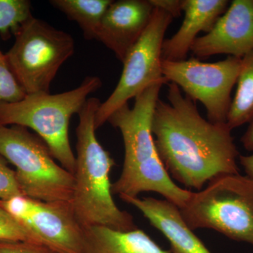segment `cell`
<instances>
[{
  "mask_svg": "<svg viewBox=\"0 0 253 253\" xmlns=\"http://www.w3.org/2000/svg\"><path fill=\"white\" fill-rule=\"evenodd\" d=\"M168 102L159 99L152 133L158 156L169 176L187 188L202 189L216 176L239 174L240 154L227 123L204 119L196 102L176 84H168Z\"/></svg>",
  "mask_w": 253,
  "mask_h": 253,
  "instance_id": "cell-1",
  "label": "cell"
},
{
  "mask_svg": "<svg viewBox=\"0 0 253 253\" xmlns=\"http://www.w3.org/2000/svg\"><path fill=\"white\" fill-rule=\"evenodd\" d=\"M163 85L149 86L134 98L132 108L124 105L108 120L121 131L125 147L122 172L111 184V191L113 195L132 197L143 192L158 193L180 209L192 191L179 187L171 179L158 156L152 133L153 117Z\"/></svg>",
  "mask_w": 253,
  "mask_h": 253,
  "instance_id": "cell-2",
  "label": "cell"
},
{
  "mask_svg": "<svg viewBox=\"0 0 253 253\" xmlns=\"http://www.w3.org/2000/svg\"><path fill=\"white\" fill-rule=\"evenodd\" d=\"M101 101L89 98L80 112L76 129L73 209L83 227L103 226L115 230L136 229L132 216L118 208L113 199L110 172L115 161L98 141L95 117Z\"/></svg>",
  "mask_w": 253,
  "mask_h": 253,
  "instance_id": "cell-3",
  "label": "cell"
},
{
  "mask_svg": "<svg viewBox=\"0 0 253 253\" xmlns=\"http://www.w3.org/2000/svg\"><path fill=\"white\" fill-rule=\"evenodd\" d=\"M101 86L99 77L87 76L71 91L27 94L18 102L0 104V125L31 128L46 143L54 159L74 175L76 160L68 135L70 121L78 114L89 94Z\"/></svg>",
  "mask_w": 253,
  "mask_h": 253,
  "instance_id": "cell-4",
  "label": "cell"
},
{
  "mask_svg": "<svg viewBox=\"0 0 253 253\" xmlns=\"http://www.w3.org/2000/svg\"><path fill=\"white\" fill-rule=\"evenodd\" d=\"M179 211L191 230L212 229L253 246V179L247 175L216 176Z\"/></svg>",
  "mask_w": 253,
  "mask_h": 253,
  "instance_id": "cell-5",
  "label": "cell"
},
{
  "mask_svg": "<svg viewBox=\"0 0 253 253\" xmlns=\"http://www.w3.org/2000/svg\"><path fill=\"white\" fill-rule=\"evenodd\" d=\"M0 155L16 167L23 196L45 202L72 201L74 175L55 162L46 143L28 128L0 125Z\"/></svg>",
  "mask_w": 253,
  "mask_h": 253,
  "instance_id": "cell-6",
  "label": "cell"
},
{
  "mask_svg": "<svg viewBox=\"0 0 253 253\" xmlns=\"http://www.w3.org/2000/svg\"><path fill=\"white\" fill-rule=\"evenodd\" d=\"M15 38L5 54L15 77L27 94L49 93L60 68L74 54L73 37L33 17Z\"/></svg>",
  "mask_w": 253,
  "mask_h": 253,
  "instance_id": "cell-7",
  "label": "cell"
},
{
  "mask_svg": "<svg viewBox=\"0 0 253 253\" xmlns=\"http://www.w3.org/2000/svg\"><path fill=\"white\" fill-rule=\"evenodd\" d=\"M172 20L164 10L154 7L149 26L123 62L117 86L100 104L95 117L96 129L108 122L113 113L149 86L169 83L162 72V47L165 34Z\"/></svg>",
  "mask_w": 253,
  "mask_h": 253,
  "instance_id": "cell-8",
  "label": "cell"
},
{
  "mask_svg": "<svg viewBox=\"0 0 253 253\" xmlns=\"http://www.w3.org/2000/svg\"><path fill=\"white\" fill-rule=\"evenodd\" d=\"M241 59L228 56L216 63H205L197 58L182 61H162L163 76L185 92L186 96L204 105L208 121L224 124L237 83Z\"/></svg>",
  "mask_w": 253,
  "mask_h": 253,
  "instance_id": "cell-9",
  "label": "cell"
},
{
  "mask_svg": "<svg viewBox=\"0 0 253 253\" xmlns=\"http://www.w3.org/2000/svg\"><path fill=\"white\" fill-rule=\"evenodd\" d=\"M0 207L48 247L59 253H83L84 227L71 201L45 202L17 196L0 200Z\"/></svg>",
  "mask_w": 253,
  "mask_h": 253,
  "instance_id": "cell-10",
  "label": "cell"
},
{
  "mask_svg": "<svg viewBox=\"0 0 253 253\" xmlns=\"http://www.w3.org/2000/svg\"><path fill=\"white\" fill-rule=\"evenodd\" d=\"M253 51V0H234L212 29L198 37L190 51L196 58L217 54L242 59Z\"/></svg>",
  "mask_w": 253,
  "mask_h": 253,
  "instance_id": "cell-11",
  "label": "cell"
},
{
  "mask_svg": "<svg viewBox=\"0 0 253 253\" xmlns=\"http://www.w3.org/2000/svg\"><path fill=\"white\" fill-rule=\"evenodd\" d=\"M154 9L150 0L113 1L101 20L97 41L123 63L149 26Z\"/></svg>",
  "mask_w": 253,
  "mask_h": 253,
  "instance_id": "cell-12",
  "label": "cell"
},
{
  "mask_svg": "<svg viewBox=\"0 0 253 253\" xmlns=\"http://www.w3.org/2000/svg\"><path fill=\"white\" fill-rule=\"evenodd\" d=\"M120 198L137 208L150 224L166 236L170 244L171 253H212L186 224L175 205L153 197Z\"/></svg>",
  "mask_w": 253,
  "mask_h": 253,
  "instance_id": "cell-13",
  "label": "cell"
},
{
  "mask_svg": "<svg viewBox=\"0 0 253 253\" xmlns=\"http://www.w3.org/2000/svg\"><path fill=\"white\" fill-rule=\"evenodd\" d=\"M229 4L227 0H182L184 21L175 34L163 42V60L186 59L199 33H209Z\"/></svg>",
  "mask_w": 253,
  "mask_h": 253,
  "instance_id": "cell-14",
  "label": "cell"
},
{
  "mask_svg": "<svg viewBox=\"0 0 253 253\" xmlns=\"http://www.w3.org/2000/svg\"><path fill=\"white\" fill-rule=\"evenodd\" d=\"M83 253H171L138 228L121 231L103 226L84 227Z\"/></svg>",
  "mask_w": 253,
  "mask_h": 253,
  "instance_id": "cell-15",
  "label": "cell"
},
{
  "mask_svg": "<svg viewBox=\"0 0 253 253\" xmlns=\"http://www.w3.org/2000/svg\"><path fill=\"white\" fill-rule=\"evenodd\" d=\"M111 0H51L50 4L78 23L88 41L97 40L101 20Z\"/></svg>",
  "mask_w": 253,
  "mask_h": 253,
  "instance_id": "cell-16",
  "label": "cell"
},
{
  "mask_svg": "<svg viewBox=\"0 0 253 253\" xmlns=\"http://www.w3.org/2000/svg\"><path fill=\"white\" fill-rule=\"evenodd\" d=\"M237 89L228 114V126L231 129L253 120V51L241 59Z\"/></svg>",
  "mask_w": 253,
  "mask_h": 253,
  "instance_id": "cell-17",
  "label": "cell"
},
{
  "mask_svg": "<svg viewBox=\"0 0 253 253\" xmlns=\"http://www.w3.org/2000/svg\"><path fill=\"white\" fill-rule=\"evenodd\" d=\"M33 17L29 0H0V35L2 40L16 36Z\"/></svg>",
  "mask_w": 253,
  "mask_h": 253,
  "instance_id": "cell-18",
  "label": "cell"
},
{
  "mask_svg": "<svg viewBox=\"0 0 253 253\" xmlns=\"http://www.w3.org/2000/svg\"><path fill=\"white\" fill-rule=\"evenodd\" d=\"M26 95L11 71L5 54L0 50V104L18 102Z\"/></svg>",
  "mask_w": 253,
  "mask_h": 253,
  "instance_id": "cell-19",
  "label": "cell"
},
{
  "mask_svg": "<svg viewBox=\"0 0 253 253\" xmlns=\"http://www.w3.org/2000/svg\"><path fill=\"white\" fill-rule=\"evenodd\" d=\"M0 240L28 241L42 244L34 234L21 225L12 216L0 207Z\"/></svg>",
  "mask_w": 253,
  "mask_h": 253,
  "instance_id": "cell-20",
  "label": "cell"
},
{
  "mask_svg": "<svg viewBox=\"0 0 253 253\" xmlns=\"http://www.w3.org/2000/svg\"><path fill=\"white\" fill-rule=\"evenodd\" d=\"M23 196L16 181L15 171L9 168L8 161L0 155V200Z\"/></svg>",
  "mask_w": 253,
  "mask_h": 253,
  "instance_id": "cell-21",
  "label": "cell"
},
{
  "mask_svg": "<svg viewBox=\"0 0 253 253\" xmlns=\"http://www.w3.org/2000/svg\"><path fill=\"white\" fill-rule=\"evenodd\" d=\"M0 253H59L45 245L28 241L0 240Z\"/></svg>",
  "mask_w": 253,
  "mask_h": 253,
  "instance_id": "cell-22",
  "label": "cell"
},
{
  "mask_svg": "<svg viewBox=\"0 0 253 253\" xmlns=\"http://www.w3.org/2000/svg\"><path fill=\"white\" fill-rule=\"evenodd\" d=\"M154 7L164 10L173 18L181 16L182 10V0H150Z\"/></svg>",
  "mask_w": 253,
  "mask_h": 253,
  "instance_id": "cell-23",
  "label": "cell"
},
{
  "mask_svg": "<svg viewBox=\"0 0 253 253\" xmlns=\"http://www.w3.org/2000/svg\"><path fill=\"white\" fill-rule=\"evenodd\" d=\"M241 141L246 150L253 153V120L250 123L249 127L241 137Z\"/></svg>",
  "mask_w": 253,
  "mask_h": 253,
  "instance_id": "cell-24",
  "label": "cell"
},
{
  "mask_svg": "<svg viewBox=\"0 0 253 253\" xmlns=\"http://www.w3.org/2000/svg\"><path fill=\"white\" fill-rule=\"evenodd\" d=\"M239 159L240 164L244 168L246 175L253 179V154L247 156L240 155Z\"/></svg>",
  "mask_w": 253,
  "mask_h": 253,
  "instance_id": "cell-25",
  "label": "cell"
}]
</instances>
